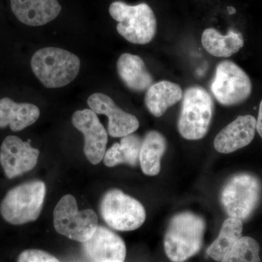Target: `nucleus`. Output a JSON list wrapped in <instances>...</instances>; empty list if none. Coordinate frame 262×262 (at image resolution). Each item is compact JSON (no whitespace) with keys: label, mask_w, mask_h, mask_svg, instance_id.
I'll return each mask as SVG.
<instances>
[{"label":"nucleus","mask_w":262,"mask_h":262,"mask_svg":"<svg viewBox=\"0 0 262 262\" xmlns=\"http://www.w3.org/2000/svg\"><path fill=\"white\" fill-rule=\"evenodd\" d=\"M206 223L200 215L184 212L174 215L164 239L165 253L170 261L184 262L203 246Z\"/></svg>","instance_id":"1"},{"label":"nucleus","mask_w":262,"mask_h":262,"mask_svg":"<svg viewBox=\"0 0 262 262\" xmlns=\"http://www.w3.org/2000/svg\"><path fill=\"white\" fill-rule=\"evenodd\" d=\"M31 67L47 89L64 87L75 80L80 70L78 56L61 48L47 47L33 55Z\"/></svg>","instance_id":"2"},{"label":"nucleus","mask_w":262,"mask_h":262,"mask_svg":"<svg viewBox=\"0 0 262 262\" xmlns=\"http://www.w3.org/2000/svg\"><path fill=\"white\" fill-rule=\"evenodd\" d=\"M46 195V186L42 181L22 183L5 194L0 203V213L13 225L34 222L40 215Z\"/></svg>","instance_id":"3"},{"label":"nucleus","mask_w":262,"mask_h":262,"mask_svg":"<svg viewBox=\"0 0 262 262\" xmlns=\"http://www.w3.org/2000/svg\"><path fill=\"white\" fill-rule=\"evenodd\" d=\"M179 115V134L187 140H200L208 133L214 104L211 96L201 86L188 88L183 96Z\"/></svg>","instance_id":"4"},{"label":"nucleus","mask_w":262,"mask_h":262,"mask_svg":"<svg viewBox=\"0 0 262 262\" xmlns=\"http://www.w3.org/2000/svg\"><path fill=\"white\" fill-rule=\"evenodd\" d=\"M108 11L118 22L117 32L133 44H147L156 34V17L146 3L129 5L123 2H114Z\"/></svg>","instance_id":"5"},{"label":"nucleus","mask_w":262,"mask_h":262,"mask_svg":"<svg viewBox=\"0 0 262 262\" xmlns=\"http://www.w3.org/2000/svg\"><path fill=\"white\" fill-rule=\"evenodd\" d=\"M53 224L58 233L80 243L89 241L98 227L96 212L91 209L79 211L77 201L72 194L62 196L57 203Z\"/></svg>","instance_id":"6"},{"label":"nucleus","mask_w":262,"mask_h":262,"mask_svg":"<svg viewBox=\"0 0 262 262\" xmlns=\"http://www.w3.org/2000/svg\"><path fill=\"white\" fill-rule=\"evenodd\" d=\"M100 212L108 227L123 232L139 229L146 220L145 208L140 202L117 189L103 194Z\"/></svg>","instance_id":"7"},{"label":"nucleus","mask_w":262,"mask_h":262,"mask_svg":"<svg viewBox=\"0 0 262 262\" xmlns=\"http://www.w3.org/2000/svg\"><path fill=\"white\" fill-rule=\"evenodd\" d=\"M261 194L257 177L241 173L232 177L224 187L221 201L226 213L232 218L247 220L255 211Z\"/></svg>","instance_id":"8"},{"label":"nucleus","mask_w":262,"mask_h":262,"mask_svg":"<svg viewBox=\"0 0 262 262\" xmlns=\"http://www.w3.org/2000/svg\"><path fill=\"white\" fill-rule=\"evenodd\" d=\"M212 94L223 106L239 104L252 93L251 79L242 68L232 61L220 62L211 84Z\"/></svg>","instance_id":"9"},{"label":"nucleus","mask_w":262,"mask_h":262,"mask_svg":"<svg viewBox=\"0 0 262 262\" xmlns=\"http://www.w3.org/2000/svg\"><path fill=\"white\" fill-rule=\"evenodd\" d=\"M39 156V150L18 136H7L0 148V163L9 179L32 170L37 165Z\"/></svg>","instance_id":"10"},{"label":"nucleus","mask_w":262,"mask_h":262,"mask_svg":"<svg viewBox=\"0 0 262 262\" xmlns=\"http://www.w3.org/2000/svg\"><path fill=\"white\" fill-rule=\"evenodd\" d=\"M72 124L84 137V153L90 163H101L106 153L108 134L94 111L78 110L72 116Z\"/></svg>","instance_id":"11"},{"label":"nucleus","mask_w":262,"mask_h":262,"mask_svg":"<svg viewBox=\"0 0 262 262\" xmlns=\"http://www.w3.org/2000/svg\"><path fill=\"white\" fill-rule=\"evenodd\" d=\"M88 104L96 115L108 117V133L112 137L122 138L134 134L139 127L138 119L119 108L107 95L95 93L88 98Z\"/></svg>","instance_id":"12"},{"label":"nucleus","mask_w":262,"mask_h":262,"mask_svg":"<svg viewBox=\"0 0 262 262\" xmlns=\"http://www.w3.org/2000/svg\"><path fill=\"white\" fill-rule=\"evenodd\" d=\"M84 252L91 262H124L126 246L113 231L98 227L94 235L83 243Z\"/></svg>","instance_id":"13"},{"label":"nucleus","mask_w":262,"mask_h":262,"mask_svg":"<svg viewBox=\"0 0 262 262\" xmlns=\"http://www.w3.org/2000/svg\"><path fill=\"white\" fill-rule=\"evenodd\" d=\"M256 130V119L252 115H241L215 136L213 145L217 151L229 154L252 142Z\"/></svg>","instance_id":"14"},{"label":"nucleus","mask_w":262,"mask_h":262,"mask_svg":"<svg viewBox=\"0 0 262 262\" xmlns=\"http://www.w3.org/2000/svg\"><path fill=\"white\" fill-rule=\"evenodd\" d=\"M10 7L19 21L39 27L56 19L61 11L58 0H10Z\"/></svg>","instance_id":"15"},{"label":"nucleus","mask_w":262,"mask_h":262,"mask_svg":"<svg viewBox=\"0 0 262 262\" xmlns=\"http://www.w3.org/2000/svg\"><path fill=\"white\" fill-rule=\"evenodd\" d=\"M40 116L37 106L29 103H16L9 98L0 99V128L10 127L18 132L30 126Z\"/></svg>","instance_id":"16"},{"label":"nucleus","mask_w":262,"mask_h":262,"mask_svg":"<svg viewBox=\"0 0 262 262\" xmlns=\"http://www.w3.org/2000/svg\"><path fill=\"white\" fill-rule=\"evenodd\" d=\"M117 70L122 82L131 91L143 92L153 83L152 76L140 56L123 53L117 61Z\"/></svg>","instance_id":"17"},{"label":"nucleus","mask_w":262,"mask_h":262,"mask_svg":"<svg viewBox=\"0 0 262 262\" xmlns=\"http://www.w3.org/2000/svg\"><path fill=\"white\" fill-rule=\"evenodd\" d=\"M183 96L179 84L166 80L160 81L150 86L146 91L144 102L151 115L160 117L169 107L181 101Z\"/></svg>","instance_id":"18"},{"label":"nucleus","mask_w":262,"mask_h":262,"mask_svg":"<svg viewBox=\"0 0 262 262\" xmlns=\"http://www.w3.org/2000/svg\"><path fill=\"white\" fill-rule=\"evenodd\" d=\"M202 45L211 56L228 58L241 51L244 46V39L241 32L229 29L226 35L215 29H207L202 35Z\"/></svg>","instance_id":"19"},{"label":"nucleus","mask_w":262,"mask_h":262,"mask_svg":"<svg viewBox=\"0 0 262 262\" xmlns=\"http://www.w3.org/2000/svg\"><path fill=\"white\" fill-rule=\"evenodd\" d=\"M167 148V141L160 132L151 130L141 143L139 163L143 173L149 177L158 175L161 169V159Z\"/></svg>","instance_id":"20"},{"label":"nucleus","mask_w":262,"mask_h":262,"mask_svg":"<svg viewBox=\"0 0 262 262\" xmlns=\"http://www.w3.org/2000/svg\"><path fill=\"white\" fill-rule=\"evenodd\" d=\"M142 140L136 134H129L121 138L120 143H115L105 153L103 163L106 166H116L126 164L130 166H137Z\"/></svg>","instance_id":"21"},{"label":"nucleus","mask_w":262,"mask_h":262,"mask_svg":"<svg viewBox=\"0 0 262 262\" xmlns=\"http://www.w3.org/2000/svg\"><path fill=\"white\" fill-rule=\"evenodd\" d=\"M242 221L229 217L224 222L218 237L207 249L208 256L215 261H222L225 255L242 237Z\"/></svg>","instance_id":"22"},{"label":"nucleus","mask_w":262,"mask_h":262,"mask_svg":"<svg viewBox=\"0 0 262 262\" xmlns=\"http://www.w3.org/2000/svg\"><path fill=\"white\" fill-rule=\"evenodd\" d=\"M260 246L256 239L242 237L221 262H261Z\"/></svg>","instance_id":"23"},{"label":"nucleus","mask_w":262,"mask_h":262,"mask_svg":"<svg viewBox=\"0 0 262 262\" xmlns=\"http://www.w3.org/2000/svg\"><path fill=\"white\" fill-rule=\"evenodd\" d=\"M17 262H61L56 257L42 250L29 249L19 255Z\"/></svg>","instance_id":"24"},{"label":"nucleus","mask_w":262,"mask_h":262,"mask_svg":"<svg viewBox=\"0 0 262 262\" xmlns=\"http://www.w3.org/2000/svg\"><path fill=\"white\" fill-rule=\"evenodd\" d=\"M256 130L262 139V100L260 103L259 110H258V118L256 120Z\"/></svg>","instance_id":"25"},{"label":"nucleus","mask_w":262,"mask_h":262,"mask_svg":"<svg viewBox=\"0 0 262 262\" xmlns=\"http://www.w3.org/2000/svg\"><path fill=\"white\" fill-rule=\"evenodd\" d=\"M227 10H228L229 13L230 15L234 14L236 13L235 8H233V7H228Z\"/></svg>","instance_id":"26"}]
</instances>
